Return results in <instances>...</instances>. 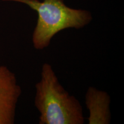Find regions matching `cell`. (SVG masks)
<instances>
[{
	"label": "cell",
	"instance_id": "obj_1",
	"mask_svg": "<svg viewBox=\"0 0 124 124\" xmlns=\"http://www.w3.org/2000/svg\"><path fill=\"white\" fill-rule=\"evenodd\" d=\"M35 88L34 105L40 113V124H84L82 105L60 84L51 64H43Z\"/></svg>",
	"mask_w": 124,
	"mask_h": 124
},
{
	"label": "cell",
	"instance_id": "obj_2",
	"mask_svg": "<svg viewBox=\"0 0 124 124\" xmlns=\"http://www.w3.org/2000/svg\"><path fill=\"white\" fill-rule=\"evenodd\" d=\"M23 3L38 13V19L32 34V43L37 50L46 49L60 31L68 28L79 29L92 20L88 10L71 8L64 0H2Z\"/></svg>",
	"mask_w": 124,
	"mask_h": 124
},
{
	"label": "cell",
	"instance_id": "obj_3",
	"mask_svg": "<svg viewBox=\"0 0 124 124\" xmlns=\"http://www.w3.org/2000/svg\"><path fill=\"white\" fill-rule=\"evenodd\" d=\"M21 88L16 75L8 67L0 66V124H13Z\"/></svg>",
	"mask_w": 124,
	"mask_h": 124
},
{
	"label": "cell",
	"instance_id": "obj_4",
	"mask_svg": "<svg viewBox=\"0 0 124 124\" xmlns=\"http://www.w3.org/2000/svg\"><path fill=\"white\" fill-rule=\"evenodd\" d=\"M85 103L89 111V124L110 123V97L108 93L89 87L85 94Z\"/></svg>",
	"mask_w": 124,
	"mask_h": 124
}]
</instances>
